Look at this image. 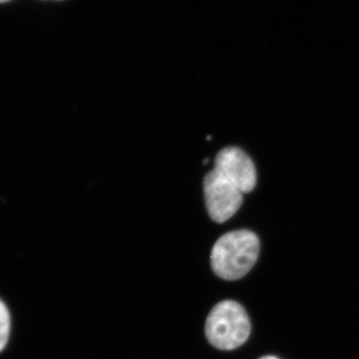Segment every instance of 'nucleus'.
Wrapping results in <instances>:
<instances>
[{"label": "nucleus", "instance_id": "f257e3e1", "mask_svg": "<svg viewBox=\"0 0 359 359\" xmlns=\"http://www.w3.org/2000/svg\"><path fill=\"white\" fill-rule=\"evenodd\" d=\"M259 254V240L256 233L248 230L229 231L212 247V271L223 280H240L257 263Z\"/></svg>", "mask_w": 359, "mask_h": 359}, {"label": "nucleus", "instance_id": "f03ea898", "mask_svg": "<svg viewBox=\"0 0 359 359\" xmlns=\"http://www.w3.org/2000/svg\"><path fill=\"white\" fill-rule=\"evenodd\" d=\"M205 334L212 346L221 351H233L249 339V316L237 302H219L208 316Z\"/></svg>", "mask_w": 359, "mask_h": 359}, {"label": "nucleus", "instance_id": "7ed1b4c3", "mask_svg": "<svg viewBox=\"0 0 359 359\" xmlns=\"http://www.w3.org/2000/svg\"><path fill=\"white\" fill-rule=\"evenodd\" d=\"M204 195L210 218L219 224L235 216L243 204L240 189L215 169L205 176Z\"/></svg>", "mask_w": 359, "mask_h": 359}, {"label": "nucleus", "instance_id": "20e7f679", "mask_svg": "<svg viewBox=\"0 0 359 359\" xmlns=\"http://www.w3.org/2000/svg\"><path fill=\"white\" fill-rule=\"evenodd\" d=\"M214 169L233 182L243 194L252 192L256 188V167L242 149H222L215 158Z\"/></svg>", "mask_w": 359, "mask_h": 359}, {"label": "nucleus", "instance_id": "39448f33", "mask_svg": "<svg viewBox=\"0 0 359 359\" xmlns=\"http://www.w3.org/2000/svg\"><path fill=\"white\" fill-rule=\"evenodd\" d=\"M11 334V314L6 304L0 301V353L4 351Z\"/></svg>", "mask_w": 359, "mask_h": 359}, {"label": "nucleus", "instance_id": "423d86ee", "mask_svg": "<svg viewBox=\"0 0 359 359\" xmlns=\"http://www.w3.org/2000/svg\"><path fill=\"white\" fill-rule=\"evenodd\" d=\"M259 359H280V358H276V356H273V355H266V356H263V358H261Z\"/></svg>", "mask_w": 359, "mask_h": 359}, {"label": "nucleus", "instance_id": "0eeeda50", "mask_svg": "<svg viewBox=\"0 0 359 359\" xmlns=\"http://www.w3.org/2000/svg\"><path fill=\"white\" fill-rule=\"evenodd\" d=\"M11 1V0H0V4H4V2Z\"/></svg>", "mask_w": 359, "mask_h": 359}]
</instances>
